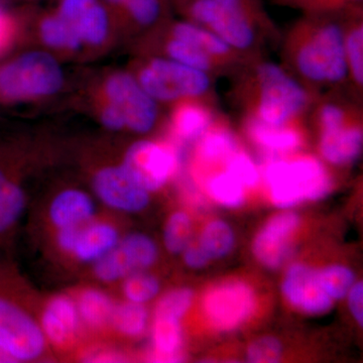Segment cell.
I'll return each instance as SVG.
<instances>
[{
    "instance_id": "7402d4cb",
    "label": "cell",
    "mask_w": 363,
    "mask_h": 363,
    "mask_svg": "<svg viewBox=\"0 0 363 363\" xmlns=\"http://www.w3.org/2000/svg\"><path fill=\"white\" fill-rule=\"evenodd\" d=\"M75 301L81 323L91 329H101L111 324L116 303L106 293L97 289H84Z\"/></svg>"
},
{
    "instance_id": "ac0fdd59",
    "label": "cell",
    "mask_w": 363,
    "mask_h": 363,
    "mask_svg": "<svg viewBox=\"0 0 363 363\" xmlns=\"http://www.w3.org/2000/svg\"><path fill=\"white\" fill-rule=\"evenodd\" d=\"M362 130L357 126L322 130L320 152L324 159L331 164L343 166L354 162L362 150Z\"/></svg>"
},
{
    "instance_id": "7dc6e473",
    "label": "cell",
    "mask_w": 363,
    "mask_h": 363,
    "mask_svg": "<svg viewBox=\"0 0 363 363\" xmlns=\"http://www.w3.org/2000/svg\"><path fill=\"white\" fill-rule=\"evenodd\" d=\"M0 363H16L13 357H9L6 352L0 350Z\"/></svg>"
},
{
    "instance_id": "5bb4252c",
    "label": "cell",
    "mask_w": 363,
    "mask_h": 363,
    "mask_svg": "<svg viewBox=\"0 0 363 363\" xmlns=\"http://www.w3.org/2000/svg\"><path fill=\"white\" fill-rule=\"evenodd\" d=\"M289 304L308 315H322L330 311L333 300L320 284L318 271L303 264L289 267L281 285Z\"/></svg>"
},
{
    "instance_id": "6da1fadb",
    "label": "cell",
    "mask_w": 363,
    "mask_h": 363,
    "mask_svg": "<svg viewBox=\"0 0 363 363\" xmlns=\"http://www.w3.org/2000/svg\"><path fill=\"white\" fill-rule=\"evenodd\" d=\"M272 202L279 208L317 201L330 192L332 181L324 164L313 157L272 160L264 171Z\"/></svg>"
},
{
    "instance_id": "cb8c5ba5",
    "label": "cell",
    "mask_w": 363,
    "mask_h": 363,
    "mask_svg": "<svg viewBox=\"0 0 363 363\" xmlns=\"http://www.w3.org/2000/svg\"><path fill=\"white\" fill-rule=\"evenodd\" d=\"M175 39L190 43L210 56H225L231 48L209 28L192 23H177L173 30Z\"/></svg>"
},
{
    "instance_id": "74e56055",
    "label": "cell",
    "mask_w": 363,
    "mask_h": 363,
    "mask_svg": "<svg viewBox=\"0 0 363 363\" xmlns=\"http://www.w3.org/2000/svg\"><path fill=\"white\" fill-rule=\"evenodd\" d=\"M345 54L348 69L358 84L363 83V28L358 26L345 39Z\"/></svg>"
},
{
    "instance_id": "7c38bea8",
    "label": "cell",
    "mask_w": 363,
    "mask_h": 363,
    "mask_svg": "<svg viewBox=\"0 0 363 363\" xmlns=\"http://www.w3.org/2000/svg\"><path fill=\"white\" fill-rule=\"evenodd\" d=\"M93 188L105 206L124 213L142 212L150 203L149 191L140 186L123 166L100 169L93 180Z\"/></svg>"
},
{
    "instance_id": "4316f807",
    "label": "cell",
    "mask_w": 363,
    "mask_h": 363,
    "mask_svg": "<svg viewBox=\"0 0 363 363\" xmlns=\"http://www.w3.org/2000/svg\"><path fill=\"white\" fill-rule=\"evenodd\" d=\"M210 121L206 109L198 105H184L174 116V130L181 140H194L206 133Z\"/></svg>"
},
{
    "instance_id": "4fadbf2b",
    "label": "cell",
    "mask_w": 363,
    "mask_h": 363,
    "mask_svg": "<svg viewBox=\"0 0 363 363\" xmlns=\"http://www.w3.org/2000/svg\"><path fill=\"white\" fill-rule=\"evenodd\" d=\"M300 225V216L295 212L272 216L253 241L255 259L267 269H279L292 255V238Z\"/></svg>"
},
{
    "instance_id": "d4e9b609",
    "label": "cell",
    "mask_w": 363,
    "mask_h": 363,
    "mask_svg": "<svg viewBox=\"0 0 363 363\" xmlns=\"http://www.w3.org/2000/svg\"><path fill=\"white\" fill-rule=\"evenodd\" d=\"M197 243L210 259H222L233 250L235 235L225 221L212 220L203 228Z\"/></svg>"
},
{
    "instance_id": "484cf974",
    "label": "cell",
    "mask_w": 363,
    "mask_h": 363,
    "mask_svg": "<svg viewBox=\"0 0 363 363\" xmlns=\"http://www.w3.org/2000/svg\"><path fill=\"white\" fill-rule=\"evenodd\" d=\"M240 150L238 140L226 130L206 131L200 138L198 156L203 162H225L231 155Z\"/></svg>"
},
{
    "instance_id": "e0dca14e",
    "label": "cell",
    "mask_w": 363,
    "mask_h": 363,
    "mask_svg": "<svg viewBox=\"0 0 363 363\" xmlns=\"http://www.w3.org/2000/svg\"><path fill=\"white\" fill-rule=\"evenodd\" d=\"M95 204L87 193L68 189L59 193L49 208V218L57 230L84 225L94 218Z\"/></svg>"
},
{
    "instance_id": "30bf717a",
    "label": "cell",
    "mask_w": 363,
    "mask_h": 363,
    "mask_svg": "<svg viewBox=\"0 0 363 363\" xmlns=\"http://www.w3.org/2000/svg\"><path fill=\"white\" fill-rule=\"evenodd\" d=\"M157 257L159 250L152 238L143 233H130L95 262V277L102 283H116L133 272L149 269Z\"/></svg>"
},
{
    "instance_id": "52a82bcc",
    "label": "cell",
    "mask_w": 363,
    "mask_h": 363,
    "mask_svg": "<svg viewBox=\"0 0 363 363\" xmlns=\"http://www.w3.org/2000/svg\"><path fill=\"white\" fill-rule=\"evenodd\" d=\"M138 82L150 97L161 101L200 96L210 86L206 72L164 59L154 60L145 67Z\"/></svg>"
},
{
    "instance_id": "e575fe53",
    "label": "cell",
    "mask_w": 363,
    "mask_h": 363,
    "mask_svg": "<svg viewBox=\"0 0 363 363\" xmlns=\"http://www.w3.org/2000/svg\"><path fill=\"white\" fill-rule=\"evenodd\" d=\"M194 294L190 289L179 288L169 291L160 298L155 309V315L182 320L190 310Z\"/></svg>"
},
{
    "instance_id": "d6a6232c",
    "label": "cell",
    "mask_w": 363,
    "mask_h": 363,
    "mask_svg": "<svg viewBox=\"0 0 363 363\" xmlns=\"http://www.w3.org/2000/svg\"><path fill=\"white\" fill-rule=\"evenodd\" d=\"M318 278L325 292L333 301L345 298L355 283L353 272L339 264L326 267L318 271Z\"/></svg>"
},
{
    "instance_id": "ab89813d",
    "label": "cell",
    "mask_w": 363,
    "mask_h": 363,
    "mask_svg": "<svg viewBox=\"0 0 363 363\" xmlns=\"http://www.w3.org/2000/svg\"><path fill=\"white\" fill-rule=\"evenodd\" d=\"M96 1L97 0H62L58 16L73 26L79 16Z\"/></svg>"
},
{
    "instance_id": "f1b7e54d",
    "label": "cell",
    "mask_w": 363,
    "mask_h": 363,
    "mask_svg": "<svg viewBox=\"0 0 363 363\" xmlns=\"http://www.w3.org/2000/svg\"><path fill=\"white\" fill-rule=\"evenodd\" d=\"M81 40L90 45H99L108 32V18L104 7L95 2L79 16L74 23Z\"/></svg>"
},
{
    "instance_id": "603a6c76",
    "label": "cell",
    "mask_w": 363,
    "mask_h": 363,
    "mask_svg": "<svg viewBox=\"0 0 363 363\" xmlns=\"http://www.w3.org/2000/svg\"><path fill=\"white\" fill-rule=\"evenodd\" d=\"M149 321V311L145 305L125 301L116 304L111 324L121 335L138 338L147 331Z\"/></svg>"
},
{
    "instance_id": "9c48e42d",
    "label": "cell",
    "mask_w": 363,
    "mask_h": 363,
    "mask_svg": "<svg viewBox=\"0 0 363 363\" xmlns=\"http://www.w3.org/2000/svg\"><path fill=\"white\" fill-rule=\"evenodd\" d=\"M109 106L121 117L124 128L147 133L152 130L157 119V105L140 82L128 74L111 76L105 87Z\"/></svg>"
},
{
    "instance_id": "b9f144b4",
    "label": "cell",
    "mask_w": 363,
    "mask_h": 363,
    "mask_svg": "<svg viewBox=\"0 0 363 363\" xmlns=\"http://www.w3.org/2000/svg\"><path fill=\"white\" fill-rule=\"evenodd\" d=\"M348 306L353 318L360 326L363 325V285L362 281L353 284L348 292Z\"/></svg>"
},
{
    "instance_id": "bcb514c9",
    "label": "cell",
    "mask_w": 363,
    "mask_h": 363,
    "mask_svg": "<svg viewBox=\"0 0 363 363\" xmlns=\"http://www.w3.org/2000/svg\"><path fill=\"white\" fill-rule=\"evenodd\" d=\"M13 33V23L9 16L0 9V54L11 43Z\"/></svg>"
},
{
    "instance_id": "f6af8a7d",
    "label": "cell",
    "mask_w": 363,
    "mask_h": 363,
    "mask_svg": "<svg viewBox=\"0 0 363 363\" xmlns=\"http://www.w3.org/2000/svg\"><path fill=\"white\" fill-rule=\"evenodd\" d=\"M123 354L113 350H97L88 353L84 357V362H123Z\"/></svg>"
},
{
    "instance_id": "1f68e13d",
    "label": "cell",
    "mask_w": 363,
    "mask_h": 363,
    "mask_svg": "<svg viewBox=\"0 0 363 363\" xmlns=\"http://www.w3.org/2000/svg\"><path fill=\"white\" fill-rule=\"evenodd\" d=\"M160 289L159 279L145 271L133 272L123 279V293L130 302L147 304L157 297Z\"/></svg>"
},
{
    "instance_id": "d590c367",
    "label": "cell",
    "mask_w": 363,
    "mask_h": 363,
    "mask_svg": "<svg viewBox=\"0 0 363 363\" xmlns=\"http://www.w3.org/2000/svg\"><path fill=\"white\" fill-rule=\"evenodd\" d=\"M225 171L245 189L255 187L260 180L259 169L252 157L240 150L226 160Z\"/></svg>"
},
{
    "instance_id": "5b68a950",
    "label": "cell",
    "mask_w": 363,
    "mask_h": 363,
    "mask_svg": "<svg viewBox=\"0 0 363 363\" xmlns=\"http://www.w3.org/2000/svg\"><path fill=\"white\" fill-rule=\"evenodd\" d=\"M188 13L230 48L245 50L253 44L252 20L259 13L255 0H240L235 7L222 6L216 0H189Z\"/></svg>"
},
{
    "instance_id": "ba28073f",
    "label": "cell",
    "mask_w": 363,
    "mask_h": 363,
    "mask_svg": "<svg viewBox=\"0 0 363 363\" xmlns=\"http://www.w3.org/2000/svg\"><path fill=\"white\" fill-rule=\"evenodd\" d=\"M255 304L257 298L250 286L240 281H227L208 291L203 309L214 328L233 331L252 316Z\"/></svg>"
},
{
    "instance_id": "f35d334b",
    "label": "cell",
    "mask_w": 363,
    "mask_h": 363,
    "mask_svg": "<svg viewBox=\"0 0 363 363\" xmlns=\"http://www.w3.org/2000/svg\"><path fill=\"white\" fill-rule=\"evenodd\" d=\"M283 355V346L278 339L266 336L253 341L248 346V362L255 363L279 362Z\"/></svg>"
},
{
    "instance_id": "ee69618b",
    "label": "cell",
    "mask_w": 363,
    "mask_h": 363,
    "mask_svg": "<svg viewBox=\"0 0 363 363\" xmlns=\"http://www.w3.org/2000/svg\"><path fill=\"white\" fill-rule=\"evenodd\" d=\"M184 260L189 267L193 269H200L209 264L210 259L204 250L198 245H189L183 252Z\"/></svg>"
},
{
    "instance_id": "8d00e7d4",
    "label": "cell",
    "mask_w": 363,
    "mask_h": 363,
    "mask_svg": "<svg viewBox=\"0 0 363 363\" xmlns=\"http://www.w3.org/2000/svg\"><path fill=\"white\" fill-rule=\"evenodd\" d=\"M125 7L131 18L142 26L152 25L162 11V0H108Z\"/></svg>"
},
{
    "instance_id": "9a60e30c",
    "label": "cell",
    "mask_w": 363,
    "mask_h": 363,
    "mask_svg": "<svg viewBox=\"0 0 363 363\" xmlns=\"http://www.w3.org/2000/svg\"><path fill=\"white\" fill-rule=\"evenodd\" d=\"M76 301L68 295L52 297L43 310L40 326L47 343L65 350L74 342L80 329Z\"/></svg>"
},
{
    "instance_id": "836d02e7",
    "label": "cell",
    "mask_w": 363,
    "mask_h": 363,
    "mask_svg": "<svg viewBox=\"0 0 363 363\" xmlns=\"http://www.w3.org/2000/svg\"><path fill=\"white\" fill-rule=\"evenodd\" d=\"M167 50L172 60L183 65L204 72L211 68V56L190 43L174 38L169 43Z\"/></svg>"
},
{
    "instance_id": "7bdbcfd3",
    "label": "cell",
    "mask_w": 363,
    "mask_h": 363,
    "mask_svg": "<svg viewBox=\"0 0 363 363\" xmlns=\"http://www.w3.org/2000/svg\"><path fill=\"white\" fill-rule=\"evenodd\" d=\"M344 112L336 105L327 104L322 108L320 113L322 130L337 128L344 124Z\"/></svg>"
},
{
    "instance_id": "d6986e66",
    "label": "cell",
    "mask_w": 363,
    "mask_h": 363,
    "mask_svg": "<svg viewBox=\"0 0 363 363\" xmlns=\"http://www.w3.org/2000/svg\"><path fill=\"white\" fill-rule=\"evenodd\" d=\"M26 207V196L6 162L0 160V240L13 231Z\"/></svg>"
},
{
    "instance_id": "83f0119b",
    "label": "cell",
    "mask_w": 363,
    "mask_h": 363,
    "mask_svg": "<svg viewBox=\"0 0 363 363\" xmlns=\"http://www.w3.org/2000/svg\"><path fill=\"white\" fill-rule=\"evenodd\" d=\"M245 189L226 171L210 177L206 183L208 195L221 206L238 208L245 201Z\"/></svg>"
},
{
    "instance_id": "60d3db41",
    "label": "cell",
    "mask_w": 363,
    "mask_h": 363,
    "mask_svg": "<svg viewBox=\"0 0 363 363\" xmlns=\"http://www.w3.org/2000/svg\"><path fill=\"white\" fill-rule=\"evenodd\" d=\"M288 1L298 4L309 11H329L353 6L358 2H362V0H288Z\"/></svg>"
},
{
    "instance_id": "277c9868",
    "label": "cell",
    "mask_w": 363,
    "mask_h": 363,
    "mask_svg": "<svg viewBox=\"0 0 363 363\" xmlns=\"http://www.w3.org/2000/svg\"><path fill=\"white\" fill-rule=\"evenodd\" d=\"M314 33L298 52V70L316 82H339L348 72L342 28L337 23H329Z\"/></svg>"
},
{
    "instance_id": "44dd1931",
    "label": "cell",
    "mask_w": 363,
    "mask_h": 363,
    "mask_svg": "<svg viewBox=\"0 0 363 363\" xmlns=\"http://www.w3.org/2000/svg\"><path fill=\"white\" fill-rule=\"evenodd\" d=\"M248 133L257 145L272 154L294 152L302 145V136L297 130L285 125H269L259 118L248 124Z\"/></svg>"
},
{
    "instance_id": "2e32d148",
    "label": "cell",
    "mask_w": 363,
    "mask_h": 363,
    "mask_svg": "<svg viewBox=\"0 0 363 363\" xmlns=\"http://www.w3.org/2000/svg\"><path fill=\"white\" fill-rule=\"evenodd\" d=\"M121 240L116 226L104 221H90L79 226L71 255L81 262L95 264Z\"/></svg>"
},
{
    "instance_id": "f546056e",
    "label": "cell",
    "mask_w": 363,
    "mask_h": 363,
    "mask_svg": "<svg viewBox=\"0 0 363 363\" xmlns=\"http://www.w3.org/2000/svg\"><path fill=\"white\" fill-rule=\"evenodd\" d=\"M192 221L186 212L177 211L169 217L164 229V245L172 255L183 253L190 245Z\"/></svg>"
},
{
    "instance_id": "3957f363",
    "label": "cell",
    "mask_w": 363,
    "mask_h": 363,
    "mask_svg": "<svg viewBox=\"0 0 363 363\" xmlns=\"http://www.w3.org/2000/svg\"><path fill=\"white\" fill-rule=\"evenodd\" d=\"M62 84L61 67L48 52H26L0 65V102L48 96Z\"/></svg>"
},
{
    "instance_id": "7a4b0ae2",
    "label": "cell",
    "mask_w": 363,
    "mask_h": 363,
    "mask_svg": "<svg viewBox=\"0 0 363 363\" xmlns=\"http://www.w3.org/2000/svg\"><path fill=\"white\" fill-rule=\"evenodd\" d=\"M45 347L40 323L14 297L11 276L0 269V350L18 363L39 359Z\"/></svg>"
},
{
    "instance_id": "8fae6325",
    "label": "cell",
    "mask_w": 363,
    "mask_h": 363,
    "mask_svg": "<svg viewBox=\"0 0 363 363\" xmlns=\"http://www.w3.org/2000/svg\"><path fill=\"white\" fill-rule=\"evenodd\" d=\"M121 166L145 190L155 192L176 173L178 156L169 145L143 140L131 145Z\"/></svg>"
},
{
    "instance_id": "8992f818",
    "label": "cell",
    "mask_w": 363,
    "mask_h": 363,
    "mask_svg": "<svg viewBox=\"0 0 363 363\" xmlns=\"http://www.w3.org/2000/svg\"><path fill=\"white\" fill-rule=\"evenodd\" d=\"M260 86L259 119L269 125H285L302 111L307 94L302 86L281 67L264 63L259 69Z\"/></svg>"
},
{
    "instance_id": "4dcf8cb0",
    "label": "cell",
    "mask_w": 363,
    "mask_h": 363,
    "mask_svg": "<svg viewBox=\"0 0 363 363\" xmlns=\"http://www.w3.org/2000/svg\"><path fill=\"white\" fill-rule=\"evenodd\" d=\"M40 35L45 44L54 48L75 50L82 44L75 28L59 16H51L43 21Z\"/></svg>"
},
{
    "instance_id": "ffe728a7",
    "label": "cell",
    "mask_w": 363,
    "mask_h": 363,
    "mask_svg": "<svg viewBox=\"0 0 363 363\" xmlns=\"http://www.w3.org/2000/svg\"><path fill=\"white\" fill-rule=\"evenodd\" d=\"M152 333V362H179L183 359L184 334L180 319L155 315Z\"/></svg>"
}]
</instances>
